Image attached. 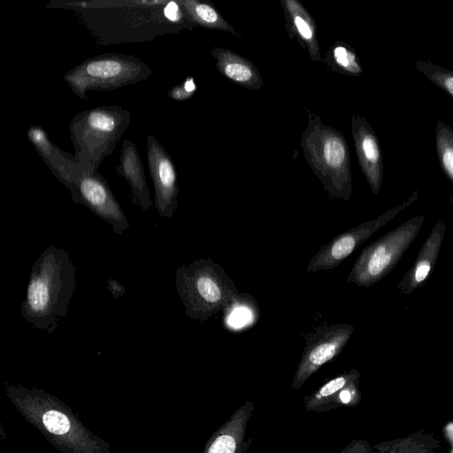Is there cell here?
Masks as SVG:
<instances>
[{
	"instance_id": "cell-1",
	"label": "cell",
	"mask_w": 453,
	"mask_h": 453,
	"mask_svg": "<svg viewBox=\"0 0 453 453\" xmlns=\"http://www.w3.org/2000/svg\"><path fill=\"white\" fill-rule=\"evenodd\" d=\"M47 7L73 11L98 46L150 42L196 27L180 0L52 1Z\"/></svg>"
},
{
	"instance_id": "cell-2",
	"label": "cell",
	"mask_w": 453,
	"mask_h": 453,
	"mask_svg": "<svg viewBox=\"0 0 453 453\" xmlns=\"http://www.w3.org/2000/svg\"><path fill=\"white\" fill-rule=\"evenodd\" d=\"M75 286V266L69 254L50 246L32 266L21 304L23 319L37 329L54 332L67 313Z\"/></svg>"
},
{
	"instance_id": "cell-3",
	"label": "cell",
	"mask_w": 453,
	"mask_h": 453,
	"mask_svg": "<svg viewBox=\"0 0 453 453\" xmlns=\"http://www.w3.org/2000/svg\"><path fill=\"white\" fill-rule=\"evenodd\" d=\"M4 392L21 416L61 453H97L91 434L57 396L39 388L4 384Z\"/></svg>"
},
{
	"instance_id": "cell-4",
	"label": "cell",
	"mask_w": 453,
	"mask_h": 453,
	"mask_svg": "<svg viewBox=\"0 0 453 453\" xmlns=\"http://www.w3.org/2000/svg\"><path fill=\"white\" fill-rule=\"evenodd\" d=\"M308 124L300 146L303 157L330 197L349 201L352 195L349 148L344 135L305 109Z\"/></svg>"
},
{
	"instance_id": "cell-5",
	"label": "cell",
	"mask_w": 453,
	"mask_h": 453,
	"mask_svg": "<svg viewBox=\"0 0 453 453\" xmlns=\"http://www.w3.org/2000/svg\"><path fill=\"white\" fill-rule=\"evenodd\" d=\"M131 118V112L119 105L95 107L73 117L69 131L81 172H97L128 128Z\"/></svg>"
},
{
	"instance_id": "cell-6",
	"label": "cell",
	"mask_w": 453,
	"mask_h": 453,
	"mask_svg": "<svg viewBox=\"0 0 453 453\" xmlns=\"http://www.w3.org/2000/svg\"><path fill=\"white\" fill-rule=\"evenodd\" d=\"M175 285L187 316L200 322L225 311L240 294L224 268L210 258L180 266Z\"/></svg>"
},
{
	"instance_id": "cell-7",
	"label": "cell",
	"mask_w": 453,
	"mask_h": 453,
	"mask_svg": "<svg viewBox=\"0 0 453 453\" xmlns=\"http://www.w3.org/2000/svg\"><path fill=\"white\" fill-rule=\"evenodd\" d=\"M151 69L141 58L127 54L104 53L88 58L69 70L64 81L82 100L89 91H110L145 81Z\"/></svg>"
},
{
	"instance_id": "cell-8",
	"label": "cell",
	"mask_w": 453,
	"mask_h": 453,
	"mask_svg": "<svg viewBox=\"0 0 453 453\" xmlns=\"http://www.w3.org/2000/svg\"><path fill=\"white\" fill-rule=\"evenodd\" d=\"M425 216H415L366 246L358 256L347 281L369 288L386 277L418 236Z\"/></svg>"
},
{
	"instance_id": "cell-9",
	"label": "cell",
	"mask_w": 453,
	"mask_h": 453,
	"mask_svg": "<svg viewBox=\"0 0 453 453\" xmlns=\"http://www.w3.org/2000/svg\"><path fill=\"white\" fill-rule=\"evenodd\" d=\"M418 198V190L403 203L388 209L374 219L350 228L323 245L310 260L306 271L315 273L330 270L339 265L352 254L364 242L385 226L399 212L410 206Z\"/></svg>"
},
{
	"instance_id": "cell-10",
	"label": "cell",
	"mask_w": 453,
	"mask_h": 453,
	"mask_svg": "<svg viewBox=\"0 0 453 453\" xmlns=\"http://www.w3.org/2000/svg\"><path fill=\"white\" fill-rule=\"evenodd\" d=\"M73 200L81 203L122 234L130 225L105 179L97 172H80L68 188Z\"/></svg>"
},
{
	"instance_id": "cell-11",
	"label": "cell",
	"mask_w": 453,
	"mask_h": 453,
	"mask_svg": "<svg viewBox=\"0 0 453 453\" xmlns=\"http://www.w3.org/2000/svg\"><path fill=\"white\" fill-rule=\"evenodd\" d=\"M353 332L354 326L348 324H334L317 330L306 342L292 388L299 389L323 365L335 358Z\"/></svg>"
},
{
	"instance_id": "cell-12",
	"label": "cell",
	"mask_w": 453,
	"mask_h": 453,
	"mask_svg": "<svg viewBox=\"0 0 453 453\" xmlns=\"http://www.w3.org/2000/svg\"><path fill=\"white\" fill-rule=\"evenodd\" d=\"M147 158L154 186V205L161 217L171 218L178 207L179 187L173 160L152 134L147 136Z\"/></svg>"
},
{
	"instance_id": "cell-13",
	"label": "cell",
	"mask_w": 453,
	"mask_h": 453,
	"mask_svg": "<svg viewBox=\"0 0 453 453\" xmlns=\"http://www.w3.org/2000/svg\"><path fill=\"white\" fill-rule=\"evenodd\" d=\"M350 123L359 166L372 193L377 195L383 182V156L378 137L363 116L351 115Z\"/></svg>"
},
{
	"instance_id": "cell-14",
	"label": "cell",
	"mask_w": 453,
	"mask_h": 453,
	"mask_svg": "<svg viewBox=\"0 0 453 453\" xmlns=\"http://www.w3.org/2000/svg\"><path fill=\"white\" fill-rule=\"evenodd\" d=\"M280 4L288 37L297 42L312 63H322L317 25L312 15L298 0H280Z\"/></svg>"
},
{
	"instance_id": "cell-15",
	"label": "cell",
	"mask_w": 453,
	"mask_h": 453,
	"mask_svg": "<svg viewBox=\"0 0 453 453\" xmlns=\"http://www.w3.org/2000/svg\"><path fill=\"white\" fill-rule=\"evenodd\" d=\"M445 231V221L440 219L423 243L415 262L398 283L397 288L402 293L410 295L428 280L436 265Z\"/></svg>"
},
{
	"instance_id": "cell-16",
	"label": "cell",
	"mask_w": 453,
	"mask_h": 453,
	"mask_svg": "<svg viewBox=\"0 0 453 453\" xmlns=\"http://www.w3.org/2000/svg\"><path fill=\"white\" fill-rule=\"evenodd\" d=\"M27 138L55 177L69 188L81 172L75 157L55 145L39 126L29 127Z\"/></svg>"
},
{
	"instance_id": "cell-17",
	"label": "cell",
	"mask_w": 453,
	"mask_h": 453,
	"mask_svg": "<svg viewBox=\"0 0 453 453\" xmlns=\"http://www.w3.org/2000/svg\"><path fill=\"white\" fill-rule=\"evenodd\" d=\"M116 172L128 184L133 203L143 211L153 205L150 192L146 181L143 165L137 148L133 142H122L119 162Z\"/></svg>"
},
{
	"instance_id": "cell-18",
	"label": "cell",
	"mask_w": 453,
	"mask_h": 453,
	"mask_svg": "<svg viewBox=\"0 0 453 453\" xmlns=\"http://www.w3.org/2000/svg\"><path fill=\"white\" fill-rule=\"evenodd\" d=\"M211 54L218 71L234 84L252 90H257L264 85L258 69L246 58L220 47H213Z\"/></svg>"
},
{
	"instance_id": "cell-19",
	"label": "cell",
	"mask_w": 453,
	"mask_h": 453,
	"mask_svg": "<svg viewBox=\"0 0 453 453\" xmlns=\"http://www.w3.org/2000/svg\"><path fill=\"white\" fill-rule=\"evenodd\" d=\"M361 373L357 369L344 372L323 384L304 400V408L308 411H327L338 408L341 391L349 385L360 382Z\"/></svg>"
},
{
	"instance_id": "cell-20",
	"label": "cell",
	"mask_w": 453,
	"mask_h": 453,
	"mask_svg": "<svg viewBox=\"0 0 453 453\" xmlns=\"http://www.w3.org/2000/svg\"><path fill=\"white\" fill-rule=\"evenodd\" d=\"M376 453H441V444L434 434L424 430L373 446Z\"/></svg>"
},
{
	"instance_id": "cell-21",
	"label": "cell",
	"mask_w": 453,
	"mask_h": 453,
	"mask_svg": "<svg viewBox=\"0 0 453 453\" xmlns=\"http://www.w3.org/2000/svg\"><path fill=\"white\" fill-rule=\"evenodd\" d=\"M181 6L196 27L218 29L239 35L234 27L228 23L210 2L199 0H180Z\"/></svg>"
},
{
	"instance_id": "cell-22",
	"label": "cell",
	"mask_w": 453,
	"mask_h": 453,
	"mask_svg": "<svg viewBox=\"0 0 453 453\" xmlns=\"http://www.w3.org/2000/svg\"><path fill=\"white\" fill-rule=\"evenodd\" d=\"M331 72L349 76H359L363 67L355 49L343 41H335L331 44L323 58Z\"/></svg>"
},
{
	"instance_id": "cell-23",
	"label": "cell",
	"mask_w": 453,
	"mask_h": 453,
	"mask_svg": "<svg viewBox=\"0 0 453 453\" xmlns=\"http://www.w3.org/2000/svg\"><path fill=\"white\" fill-rule=\"evenodd\" d=\"M225 311V322L233 330L251 325L257 317V306L249 294H239Z\"/></svg>"
},
{
	"instance_id": "cell-24",
	"label": "cell",
	"mask_w": 453,
	"mask_h": 453,
	"mask_svg": "<svg viewBox=\"0 0 453 453\" xmlns=\"http://www.w3.org/2000/svg\"><path fill=\"white\" fill-rule=\"evenodd\" d=\"M435 145L440 167L453 182V129L441 120L436 122Z\"/></svg>"
},
{
	"instance_id": "cell-25",
	"label": "cell",
	"mask_w": 453,
	"mask_h": 453,
	"mask_svg": "<svg viewBox=\"0 0 453 453\" xmlns=\"http://www.w3.org/2000/svg\"><path fill=\"white\" fill-rule=\"evenodd\" d=\"M414 67L430 81L453 97V72L428 60L416 59Z\"/></svg>"
},
{
	"instance_id": "cell-26",
	"label": "cell",
	"mask_w": 453,
	"mask_h": 453,
	"mask_svg": "<svg viewBox=\"0 0 453 453\" xmlns=\"http://www.w3.org/2000/svg\"><path fill=\"white\" fill-rule=\"evenodd\" d=\"M196 91L194 77L188 76L180 84L173 87L167 93L168 97L176 101L189 99Z\"/></svg>"
},
{
	"instance_id": "cell-27",
	"label": "cell",
	"mask_w": 453,
	"mask_h": 453,
	"mask_svg": "<svg viewBox=\"0 0 453 453\" xmlns=\"http://www.w3.org/2000/svg\"><path fill=\"white\" fill-rule=\"evenodd\" d=\"M236 442L227 434L218 437L211 444L208 453H234Z\"/></svg>"
},
{
	"instance_id": "cell-28",
	"label": "cell",
	"mask_w": 453,
	"mask_h": 453,
	"mask_svg": "<svg viewBox=\"0 0 453 453\" xmlns=\"http://www.w3.org/2000/svg\"><path fill=\"white\" fill-rule=\"evenodd\" d=\"M339 453H376L373 446L364 440H354Z\"/></svg>"
},
{
	"instance_id": "cell-29",
	"label": "cell",
	"mask_w": 453,
	"mask_h": 453,
	"mask_svg": "<svg viewBox=\"0 0 453 453\" xmlns=\"http://www.w3.org/2000/svg\"><path fill=\"white\" fill-rule=\"evenodd\" d=\"M107 288L114 298L122 296L125 294V288L113 279L107 280Z\"/></svg>"
},
{
	"instance_id": "cell-30",
	"label": "cell",
	"mask_w": 453,
	"mask_h": 453,
	"mask_svg": "<svg viewBox=\"0 0 453 453\" xmlns=\"http://www.w3.org/2000/svg\"><path fill=\"white\" fill-rule=\"evenodd\" d=\"M446 438L448 437L450 445H452V422L449 421L448 425H446Z\"/></svg>"
},
{
	"instance_id": "cell-31",
	"label": "cell",
	"mask_w": 453,
	"mask_h": 453,
	"mask_svg": "<svg viewBox=\"0 0 453 453\" xmlns=\"http://www.w3.org/2000/svg\"><path fill=\"white\" fill-rule=\"evenodd\" d=\"M7 439V434L4 429L3 424L0 421V440L1 441H4Z\"/></svg>"
}]
</instances>
